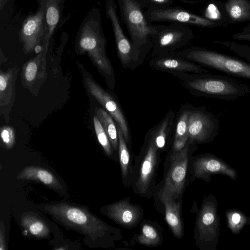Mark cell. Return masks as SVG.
<instances>
[{
  "label": "cell",
  "mask_w": 250,
  "mask_h": 250,
  "mask_svg": "<svg viewBox=\"0 0 250 250\" xmlns=\"http://www.w3.org/2000/svg\"><path fill=\"white\" fill-rule=\"evenodd\" d=\"M37 208L64 227L84 236L89 247L115 248L122 242L121 230L103 221L83 206L65 202H51L40 204Z\"/></svg>",
  "instance_id": "obj_1"
},
{
  "label": "cell",
  "mask_w": 250,
  "mask_h": 250,
  "mask_svg": "<svg viewBox=\"0 0 250 250\" xmlns=\"http://www.w3.org/2000/svg\"><path fill=\"white\" fill-rule=\"evenodd\" d=\"M183 87L197 97L226 101H236L250 93V86L232 77L213 74L181 73L176 74Z\"/></svg>",
  "instance_id": "obj_2"
},
{
  "label": "cell",
  "mask_w": 250,
  "mask_h": 250,
  "mask_svg": "<svg viewBox=\"0 0 250 250\" xmlns=\"http://www.w3.org/2000/svg\"><path fill=\"white\" fill-rule=\"evenodd\" d=\"M162 152L147 133L140 151L134 158L131 185L134 193L147 199L154 195Z\"/></svg>",
  "instance_id": "obj_3"
},
{
  "label": "cell",
  "mask_w": 250,
  "mask_h": 250,
  "mask_svg": "<svg viewBox=\"0 0 250 250\" xmlns=\"http://www.w3.org/2000/svg\"><path fill=\"white\" fill-rule=\"evenodd\" d=\"M100 19L86 21L81 29L78 41V48L86 52L93 63L105 79L108 86H115V73L105 51L106 39L102 32Z\"/></svg>",
  "instance_id": "obj_4"
},
{
  "label": "cell",
  "mask_w": 250,
  "mask_h": 250,
  "mask_svg": "<svg viewBox=\"0 0 250 250\" xmlns=\"http://www.w3.org/2000/svg\"><path fill=\"white\" fill-rule=\"evenodd\" d=\"M121 18L136 50L146 57L152 48V36L156 32L157 25L151 24L146 19L145 7L138 0H118Z\"/></svg>",
  "instance_id": "obj_5"
},
{
  "label": "cell",
  "mask_w": 250,
  "mask_h": 250,
  "mask_svg": "<svg viewBox=\"0 0 250 250\" xmlns=\"http://www.w3.org/2000/svg\"><path fill=\"white\" fill-rule=\"evenodd\" d=\"M196 144L189 139L184 148L173 158L169 159V167L157 190L158 200L168 197L174 201L181 200L184 190L189 184V162L192 153L197 150Z\"/></svg>",
  "instance_id": "obj_6"
},
{
  "label": "cell",
  "mask_w": 250,
  "mask_h": 250,
  "mask_svg": "<svg viewBox=\"0 0 250 250\" xmlns=\"http://www.w3.org/2000/svg\"><path fill=\"white\" fill-rule=\"evenodd\" d=\"M176 53L202 66L250 80V63L236 57L200 46H192Z\"/></svg>",
  "instance_id": "obj_7"
},
{
  "label": "cell",
  "mask_w": 250,
  "mask_h": 250,
  "mask_svg": "<svg viewBox=\"0 0 250 250\" xmlns=\"http://www.w3.org/2000/svg\"><path fill=\"white\" fill-rule=\"evenodd\" d=\"M218 206L216 197L209 194L203 199L200 208L195 210L194 238L200 250H216L220 234Z\"/></svg>",
  "instance_id": "obj_8"
},
{
  "label": "cell",
  "mask_w": 250,
  "mask_h": 250,
  "mask_svg": "<svg viewBox=\"0 0 250 250\" xmlns=\"http://www.w3.org/2000/svg\"><path fill=\"white\" fill-rule=\"evenodd\" d=\"M194 38L192 30L186 25L178 23L157 25L152 36V49L154 56L177 52Z\"/></svg>",
  "instance_id": "obj_9"
},
{
  "label": "cell",
  "mask_w": 250,
  "mask_h": 250,
  "mask_svg": "<svg viewBox=\"0 0 250 250\" xmlns=\"http://www.w3.org/2000/svg\"><path fill=\"white\" fill-rule=\"evenodd\" d=\"M218 118L208 111L206 105L195 107L191 105L188 122V139L196 144L212 142L219 133Z\"/></svg>",
  "instance_id": "obj_10"
},
{
  "label": "cell",
  "mask_w": 250,
  "mask_h": 250,
  "mask_svg": "<svg viewBox=\"0 0 250 250\" xmlns=\"http://www.w3.org/2000/svg\"><path fill=\"white\" fill-rule=\"evenodd\" d=\"M189 184L196 179L206 182L211 181V176L222 174L231 180L237 178V171L228 163L217 156L207 153L191 156L189 162Z\"/></svg>",
  "instance_id": "obj_11"
},
{
  "label": "cell",
  "mask_w": 250,
  "mask_h": 250,
  "mask_svg": "<svg viewBox=\"0 0 250 250\" xmlns=\"http://www.w3.org/2000/svg\"><path fill=\"white\" fill-rule=\"evenodd\" d=\"M117 8L114 0L107 1L106 13L112 26L118 57L124 68L135 69L143 62L145 57L135 49L125 36L117 14Z\"/></svg>",
  "instance_id": "obj_12"
},
{
  "label": "cell",
  "mask_w": 250,
  "mask_h": 250,
  "mask_svg": "<svg viewBox=\"0 0 250 250\" xmlns=\"http://www.w3.org/2000/svg\"><path fill=\"white\" fill-rule=\"evenodd\" d=\"M150 22H168L190 25L203 28L221 26L215 21L192 13L186 9L171 6L150 7L144 11Z\"/></svg>",
  "instance_id": "obj_13"
},
{
  "label": "cell",
  "mask_w": 250,
  "mask_h": 250,
  "mask_svg": "<svg viewBox=\"0 0 250 250\" xmlns=\"http://www.w3.org/2000/svg\"><path fill=\"white\" fill-rule=\"evenodd\" d=\"M85 82L88 91L112 117L117 126L121 128L125 139L130 148V137L127 121L118 100L91 78L86 77Z\"/></svg>",
  "instance_id": "obj_14"
},
{
  "label": "cell",
  "mask_w": 250,
  "mask_h": 250,
  "mask_svg": "<svg viewBox=\"0 0 250 250\" xmlns=\"http://www.w3.org/2000/svg\"><path fill=\"white\" fill-rule=\"evenodd\" d=\"M101 212L116 224L127 229L136 227L144 216L143 208L127 197L102 207Z\"/></svg>",
  "instance_id": "obj_15"
},
{
  "label": "cell",
  "mask_w": 250,
  "mask_h": 250,
  "mask_svg": "<svg viewBox=\"0 0 250 250\" xmlns=\"http://www.w3.org/2000/svg\"><path fill=\"white\" fill-rule=\"evenodd\" d=\"M149 66L159 71L174 76L181 73L202 74L209 72L202 66L185 59L176 52L154 56L149 62Z\"/></svg>",
  "instance_id": "obj_16"
},
{
  "label": "cell",
  "mask_w": 250,
  "mask_h": 250,
  "mask_svg": "<svg viewBox=\"0 0 250 250\" xmlns=\"http://www.w3.org/2000/svg\"><path fill=\"white\" fill-rule=\"evenodd\" d=\"M44 11L29 16L24 21L20 38L26 53L32 52L42 40L44 32Z\"/></svg>",
  "instance_id": "obj_17"
},
{
  "label": "cell",
  "mask_w": 250,
  "mask_h": 250,
  "mask_svg": "<svg viewBox=\"0 0 250 250\" xmlns=\"http://www.w3.org/2000/svg\"><path fill=\"white\" fill-rule=\"evenodd\" d=\"M17 179L39 182L58 192L65 191L60 180L51 171L41 167H24L18 174Z\"/></svg>",
  "instance_id": "obj_18"
},
{
  "label": "cell",
  "mask_w": 250,
  "mask_h": 250,
  "mask_svg": "<svg viewBox=\"0 0 250 250\" xmlns=\"http://www.w3.org/2000/svg\"><path fill=\"white\" fill-rule=\"evenodd\" d=\"M191 104H184L180 108L174 126V136L169 159L173 158L185 146L188 140V122Z\"/></svg>",
  "instance_id": "obj_19"
},
{
  "label": "cell",
  "mask_w": 250,
  "mask_h": 250,
  "mask_svg": "<svg viewBox=\"0 0 250 250\" xmlns=\"http://www.w3.org/2000/svg\"><path fill=\"white\" fill-rule=\"evenodd\" d=\"M165 219L173 235L181 239L184 235L183 222L181 216V201H174L168 197L162 198Z\"/></svg>",
  "instance_id": "obj_20"
},
{
  "label": "cell",
  "mask_w": 250,
  "mask_h": 250,
  "mask_svg": "<svg viewBox=\"0 0 250 250\" xmlns=\"http://www.w3.org/2000/svg\"><path fill=\"white\" fill-rule=\"evenodd\" d=\"M175 119L174 112L170 110L158 124L147 132L157 147L162 152L166 148L174 129Z\"/></svg>",
  "instance_id": "obj_21"
},
{
  "label": "cell",
  "mask_w": 250,
  "mask_h": 250,
  "mask_svg": "<svg viewBox=\"0 0 250 250\" xmlns=\"http://www.w3.org/2000/svg\"><path fill=\"white\" fill-rule=\"evenodd\" d=\"M119 136L118 156L120 164L123 185L126 188L131 187L133 166L130 148L127 144L121 128L117 126Z\"/></svg>",
  "instance_id": "obj_22"
},
{
  "label": "cell",
  "mask_w": 250,
  "mask_h": 250,
  "mask_svg": "<svg viewBox=\"0 0 250 250\" xmlns=\"http://www.w3.org/2000/svg\"><path fill=\"white\" fill-rule=\"evenodd\" d=\"M224 6L228 24L250 22V0H226Z\"/></svg>",
  "instance_id": "obj_23"
},
{
  "label": "cell",
  "mask_w": 250,
  "mask_h": 250,
  "mask_svg": "<svg viewBox=\"0 0 250 250\" xmlns=\"http://www.w3.org/2000/svg\"><path fill=\"white\" fill-rule=\"evenodd\" d=\"M153 222L146 221L141 225L140 231L134 235L133 239L139 244L148 247H156L163 243L162 230Z\"/></svg>",
  "instance_id": "obj_24"
},
{
  "label": "cell",
  "mask_w": 250,
  "mask_h": 250,
  "mask_svg": "<svg viewBox=\"0 0 250 250\" xmlns=\"http://www.w3.org/2000/svg\"><path fill=\"white\" fill-rule=\"evenodd\" d=\"M22 228L37 238H47L50 236V229L46 223L33 212H24L21 216Z\"/></svg>",
  "instance_id": "obj_25"
},
{
  "label": "cell",
  "mask_w": 250,
  "mask_h": 250,
  "mask_svg": "<svg viewBox=\"0 0 250 250\" xmlns=\"http://www.w3.org/2000/svg\"><path fill=\"white\" fill-rule=\"evenodd\" d=\"M95 113L106 132L114 151L115 152H118L119 136L116 122L112 117L104 109L96 108Z\"/></svg>",
  "instance_id": "obj_26"
},
{
  "label": "cell",
  "mask_w": 250,
  "mask_h": 250,
  "mask_svg": "<svg viewBox=\"0 0 250 250\" xmlns=\"http://www.w3.org/2000/svg\"><path fill=\"white\" fill-rule=\"evenodd\" d=\"M225 215L228 227L234 234H238L246 226L250 225V217L239 209H227Z\"/></svg>",
  "instance_id": "obj_27"
},
{
  "label": "cell",
  "mask_w": 250,
  "mask_h": 250,
  "mask_svg": "<svg viewBox=\"0 0 250 250\" xmlns=\"http://www.w3.org/2000/svg\"><path fill=\"white\" fill-rule=\"evenodd\" d=\"M13 70L6 72L0 71V105L1 107L7 105L11 101L14 89Z\"/></svg>",
  "instance_id": "obj_28"
},
{
  "label": "cell",
  "mask_w": 250,
  "mask_h": 250,
  "mask_svg": "<svg viewBox=\"0 0 250 250\" xmlns=\"http://www.w3.org/2000/svg\"><path fill=\"white\" fill-rule=\"evenodd\" d=\"M204 17L218 22L221 26L228 24L224 2L212 1L209 3L205 9Z\"/></svg>",
  "instance_id": "obj_29"
},
{
  "label": "cell",
  "mask_w": 250,
  "mask_h": 250,
  "mask_svg": "<svg viewBox=\"0 0 250 250\" xmlns=\"http://www.w3.org/2000/svg\"><path fill=\"white\" fill-rule=\"evenodd\" d=\"M42 53H40L35 58L28 61L23 66L22 71V75L24 80L28 84L33 83L37 78L42 76V73L40 69V65H41L44 67L45 64L41 63Z\"/></svg>",
  "instance_id": "obj_30"
},
{
  "label": "cell",
  "mask_w": 250,
  "mask_h": 250,
  "mask_svg": "<svg viewBox=\"0 0 250 250\" xmlns=\"http://www.w3.org/2000/svg\"><path fill=\"white\" fill-rule=\"evenodd\" d=\"M93 124L97 140L107 156L115 160L114 152L109 138L101 122L95 115L93 117Z\"/></svg>",
  "instance_id": "obj_31"
},
{
  "label": "cell",
  "mask_w": 250,
  "mask_h": 250,
  "mask_svg": "<svg viewBox=\"0 0 250 250\" xmlns=\"http://www.w3.org/2000/svg\"><path fill=\"white\" fill-rule=\"evenodd\" d=\"M214 42L228 48L250 63V46L232 41H214Z\"/></svg>",
  "instance_id": "obj_32"
},
{
  "label": "cell",
  "mask_w": 250,
  "mask_h": 250,
  "mask_svg": "<svg viewBox=\"0 0 250 250\" xmlns=\"http://www.w3.org/2000/svg\"><path fill=\"white\" fill-rule=\"evenodd\" d=\"M0 137L1 141L4 146L10 149L15 144L16 136L14 130L9 126H4L0 129Z\"/></svg>",
  "instance_id": "obj_33"
},
{
  "label": "cell",
  "mask_w": 250,
  "mask_h": 250,
  "mask_svg": "<svg viewBox=\"0 0 250 250\" xmlns=\"http://www.w3.org/2000/svg\"><path fill=\"white\" fill-rule=\"evenodd\" d=\"M59 20L58 9L54 5L48 7L46 13V21L48 27V35L50 36L53 31Z\"/></svg>",
  "instance_id": "obj_34"
},
{
  "label": "cell",
  "mask_w": 250,
  "mask_h": 250,
  "mask_svg": "<svg viewBox=\"0 0 250 250\" xmlns=\"http://www.w3.org/2000/svg\"><path fill=\"white\" fill-rule=\"evenodd\" d=\"M145 8L171 6L176 0H138Z\"/></svg>",
  "instance_id": "obj_35"
},
{
  "label": "cell",
  "mask_w": 250,
  "mask_h": 250,
  "mask_svg": "<svg viewBox=\"0 0 250 250\" xmlns=\"http://www.w3.org/2000/svg\"><path fill=\"white\" fill-rule=\"evenodd\" d=\"M232 38L235 40L250 42V22L241 32L234 34Z\"/></svg>",
  "instance_id": "obj_36"
},
{
  "label": "cell",
  "mask_w": 250,
  "mask_h": 250,
  "mask_svg": "<svg viewBox=\"0 0 250 250\" xmlns=\"http://www.w3.org/2000/svg\"><path fill=\"white\" fill-rule=\"evenodd\" d=\"M5 228L2 221L0 225V250H6Z\"/></svg>",
  "instance_id": "obj_37"
}]
</instances>
